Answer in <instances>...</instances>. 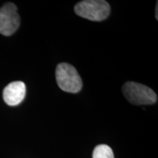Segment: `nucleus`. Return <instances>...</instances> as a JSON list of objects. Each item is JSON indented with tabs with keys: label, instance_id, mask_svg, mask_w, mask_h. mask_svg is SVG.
<instances>
[{
	"label": "nucleus",
	"instance_id": "1",
	"mask_svg": "<svg viewBox=\"0 0 158 158\" xmlns=\"http://www.w3.org/2000/svg\"><path fill=\"white\" fill-rule=\"evenodd\" d=\"M74 10L78 16L92 21H102L109 15L110 7L104 0H84L77 3Z\"/></svg>",
	"mask_w": 158,
	"mask_h": 158
},
{
	"label": "nucleus",
	"instance_id": "5",
	"mask_svg": "<svg viewBox=\"0 0 158 158\" xmlns=\"http://www.w3.org/2000/svg\"><path fill=\"white\" fill-rule=\"evenodd\" d=\"M26 95V85L22 81H14L4 89L3 99L8 106H15L23 101Z\"/></svg>",
	"mask_w": 158,
	"mask_h": 158
},
{
	"label": "nucleus",
	"instance_id": "3",
	"mask_svg": "<svg viewBox=\"0 0 158 158\" xmlns=\"http://www.w3.org/2000/svg\"><path fill=\"white\" fill-rule=\"evenodd\" d=\"M122 92L130 103L152 105L157 102V94L148 86L139 83L129 81L122 86Z\"/></svg>",
	"mask_w": 158,
	"mask_h": 158
},
{
	"label": "nucleus",
	"instance_id": "6",
	"mask_svg": "<svg viewBox=\"0 0 158 158\" xmlns=\"http://www.w3.org/2000/svg\"><path fill=\"white\" fill-rule=\"evenodd\" d=\"M93 158H114L111 148L106 144H100L94 148Z\"/></svg>",
	"mask_w": 158,
	"mask_h": 158
},
{
	"label": "nucleus",
	"instance_id": "4",
	"mask_svg": "<svg viewBox=\"0 0 158 158\" xmlns=\"http://www.w3.org/2000/svg\"><path fill=\"white\" fill-rule=\"evenodd\" d=\"M20 16L13 3H6L0 9V34L10 36L19 29Z\"/></svg>",
	"mask_w": 158,
	"mask_h": 158
},
{
	"label": "nucleus",
	"instance_id": "7",
	"mask_svg": "<svg viewBox=\"0 0 158 158\" xmlns=\"http://www.w3.org/2000/svg\"><path fill=\"white\" fill-rule=\"evenodd\" d=\"M157 6H158V4L157 3V5H156V15H155V16H156V19H158L157 18Z\"/></svg>",
	"mask_w": 158,
	"mask_h": 158
},
{
	"label": "nucleus",
	"instance_id": "2",
	"mask_svg": "<svg viewBox=\"0 0 158 158\" xmlns=\"http://www.w3.org/2000/svg\"><path fill=\"white\" fill-rule=\"evenodd\" d=\"M56 79L59 88L70 93H77L82 88V80L78 71L68 63H60L56 69Z\"/></svg>",
	"mask_w": 158,
	"mask_h": 158
}]
</instances>
